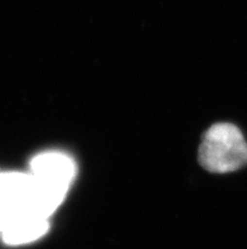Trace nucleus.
I'll use <instances>...</instances> for the list:
<instances>
[{"label": "nucleus", "instance_id": "f257e3e1", "mask_svg": "<svg viewBox=\"0 0 247 249\" xmlns=\"http://www.w3.org/2000/svg\"><path fill=\"white\" fill-rule=\"evenodd\" d=\"M75 174L72 158L61 152H46L33 158L29 175L34 182L39 206L48 218L63 201Z\"/></svg>", "mask_w": 247, "mask_h": 249}, {"label": "nucleus", "instance_id": "f03ea898", "mask_svg": "<svg viewBox=\"0 0 247 249\" xmlns=\"http://www.w3.org/2000/svg\"><path fill=\"white\" fill-rule=\"evenodd\" d=\"M198 157L213 174L235 172L247 166V141L235 124L217 123L204 134Z\"/></svg>", "mask_w": 247, "mask_h": 249}, {"label": "nucleus", "instance_id": "7ed1b4c3", "mask_svg": "<svg viewBox=\"0 0 247 249\" xmlns=\"http://www.w3.org/2000/svg\"><path fill=\"white\" fill-rule=\"evenodd\" d=\"M48 219H20L5 225L0 231L4 242L10 246H20L43 237L48 231Z\"/></svg>", "mask_w": 247, "mask_h": 249}, {"label": "nucleus", "instance_id": "20e7f679", "mask_svg": "<svg viewBox=\"0 0 247 249\" xmlns=\"http://www.w3.org/2000/svg\"><path fill=\"white\" fill-rule=\"evenodd\" d=\"M3 227V212H1V204H0V231Z\"/></svg>", "mask_w": 247, "mask_h": 249}]
</instances>
